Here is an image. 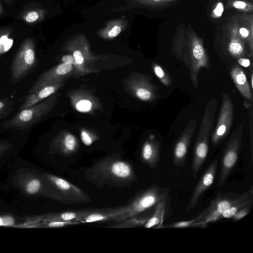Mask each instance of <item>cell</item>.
<instances>
[{"mask_svg": "<svg viewBox=\"0 0 253 253\" xmlns=\"http://www.w3.org/2000/svg\"><path fill=\"white\" fill-rule=\"evenodd\" d=\"M172 54L184 63L189 70L191 82L195 88L199 85L198 74L202 68L210 64L202 39L190 25H180L177 28L171 46Z\"/></svg>", "mask_w": 253, "mask_h": 253, "instance_id": "cell-1", "label": "cell"}, {"mask_svg": "<svg viewBox=\"0 0 253 253\" xmlns=\"http://www.w3.org/2000/svg\"><path fill=\"white\" fill-rule=\"evenodd\" d=\"M84 177L86 181L99 188L105 185L129 187L137 180L132 165L117 156L97 161L86 169Z\"/></svg>", "mask_w": 253, "mask_h": 253, "instance_id": "cell-2", "label": "cell"}, {"mask_svg": "<svg viewBox=\"0 0 253 253\" xmlns=\"http://www.w3.org/2000/svg\"><path fill=\"white\" fill-rule=\"evenodd\" d=\"M45 194L63 205L87 203L89 196L82 189L66 179L50 173H41Z\"/></svg>", "mask_w": 253, "mask_h": 253, "instance_id": "cell-3", "label": "cell"}, {"mask_svg": "<svg viewBox=\"0 0 253 253\" xmlns=\"http://www.w3.org/2000/svg\"><path fill=\"white\" fill-rule=\"evenodd\" d=\"M217 102L209 100L206 106L196 140L191 166L193 178L196 179L208 155L210 137L214 129Z\"/></svg>", "mask_w": 253, "mask_h": 253, "instance_id": "cell-4", "label": "cell"}, {"mask_svg": "<svg viewBox=\"0 0 253 253\" xmlns=\"http://www.w3.org/2000/svg\"><path fill=\"white\" fill-rule=\"evenodd\" d=\"M246 191L241 194L235 192L222 193L219 191L210 205L194 218L195 227H206L211 222L220 219L222 213L228 208L242 200Z\"/></svg>", "mask_w": 253, "mask_h": 253, "instance_id": "cell-5", "label": "cell"}, {"mask_svg": "<svg viewBox=\"0 0 253 253\" xmlns=\"http://www.w3.org/2000/svg\"><path fill=\"white\" fill-rule=\"evenodd\" d=\"M36 63L34 40L25 39L15 54L10 66L11 81L16 83L25 78L34 69Z\"/></svg>", "mask_w": 253, "mask_h": 253, "instance_id": "cell-6", "label": "cell"}, {"mask_svg": "<svg viewBox=\"0 0 253 253\" xmlns=\"http://www.w3.org/2000/svg\"><path fill=\"white\" fill-rule=\"evenodd\" d=\"M169 192V189L162 188L157 184L139 191L126 204L127 211L126 219L138 215L155 207L160 201L168 198Z\"/></svg>", "mask_w": 253, "mask_h": 253, "instance_id": "cell-7", "label": "cell"}, {"mask_svg": "<svg viewBox=\"0 0 253 253\" xmlns=\"http://www.w3.org/2000/svg\"><path fill=\"white\" fill-rule=\"evenodd\" d=\"M243 126H239L231 135L224 148L220 162L218 185L222 186L227 181L238 158L241 147Z\"/></svg>", "mask_w": 253, "mask_h": 253, "instance_id": "cell-8", "label": "cell"}, {"mask_svg": "<svg viewBox=\"0 0 253 253\" xmlns=\"http://www.w3.org/2000/svg\"><path fill=\"white\" fill-rule=\"evenodd\" d=\"M48 105L46 101L39 103L19 111L3 124L6 129L23 130L33 126L46 113Z\"/></svg>", "mask_w": 253, "mask_h": 253, "instance_id": "cell-9", "label": "cell"}, {"mask_svg": "<svg viewBox=\"0 0 253 253\" xmlns=\"http://www.w3.org/2000/svg\"><path fill=\"white\" fill-rule=\"evenodd\" d=\"M234 113L232 99L228 94L224 92L217 122L211 135V143L213 147L219 145L228 134L233 123Z\"/></svg>", "mask_w": 253, "mask_h": 253, "instance_id": "cell-10", "label": "cell"}, {"mask_svg": "<svg viewBox=\"0 0 253 253\" xmlns=\"http://www.w3.org/2000/svg\"><path fill=\"white\" fill-rule=\"evenodd\" d=\"M197 124L196 119H189L177 141L173 152L172 162L176 167H183L186 161L187 151Z\"/></svg>", "mask_w": 253, "mask_h": 253, "instance_id": "cell-11", "label": "cell"}, {"mask_svg": "<svg viewBox=\"0 0 253 253\" xmlns=\"http://www.w3.org/2000/svg\"><path fill=\"white\" fill-rule=\"evenodd\" d=\"M127 206H123L101 209L85 210L80 220V223H91L108 221H120L126 219Z\"/></svg>", "mask_w": 253, "mask_h": 253, "instance_id": "cell-12", "label": "cell"}, {"mask_svg": "<svg viewBox=\"0 0 253 253\" xmlns=\"http://www.w3.org/2000/svg\"><path fill=\"white\" fill-rule=\"evenodd\" d=\"M218 167L217 160L212 161L203 173L196 185L186 210L194 208L202 195L212 185L215 179Z\"/></svg>", "mask_w": 253, "mask_h": 253, "instance_id": "cell-13", "label": "cell"}, {"mask_svg": "<svg viewBox=\"0 0 253 253\" xmlns=\"http://www.w3.org/2000/svg\"><path fill=\"white\" fill-rule=\"evenodd\" d=\"M234 18V22L237 33L247 44L252 57L253 53V18L252 14H244Z\"/></svg>", "mask_w": 253, "mask_h": 253, "instance_id": "cell-14", "label": "cell"}, {"mask_svg": "<svg viewBox=\"0 0 253 253\" xmlns=\"http://www.w3.org/2000/svg\"><path fill=\"white\" fill-rule=\"evenodd\" d=\"M143 163L152 169H155L160 159V143L155 136L151 135L144 144L141 153Z\"/></svg>", "mask_w": 253, "mask_h": 253, "instance_id": "cell-15", "label": "cell"}, {"mask_svg": "<svg viewBox=\"0 0 253 253\" xmlns=\"http://www.w3.org/2000/svg\"><path fill=\"white\" fill-rule=\"evenodd\" d=\"M228 38V50L232 56L236 58L244 57L246 55L245 43L238 35L233 20L227 27Z\"/></svg>", "mask_w": 253, "mask_h": 253, "instance_id": "cell-16", "label": "cell"}, {"mask_svg": "<svg viewBox=\"0 0 253 253\" xmlns=\"http://www.w3.org/2000/svg\"><path fill=\"white\" fill-rule=\"evenodd\" d=\"M230 75L236 87L243 96L248 100H252V88L243 69L235 65L232 68Z\"/></svg>", "mask_w": 253, "mask_h": 253, "instance_id": "cell-17", "label": "cell"}, {"mask_svg": "<svg viewBox=\"0 0 253 253\" xmlns=\"http://www.w3.org/2000/svg\"><path fill=\"white\" fill-rule=\"evenodd\" d=\"M85 210L78 211H66L49 213L42 215V222L51 221H78L83 216Z\"/></svg>", "mask_w": 253, "mask_h": 253, "instance_id": "cell-18", "label": "cell"}, {"mask_svg": "<svg viewBox=\"0 0 253 253\" xmlns=\"http://www.w3.org/2000/svg\"><path fill=\"white\" fill-rule=\"evenodd\" d=\"M167 199H163L156 205L153 214L143 226L144 228H162L166 214Z\"/></svg>", "mask_w": 253, "mask_h": 253, "instance_id": "cell-19", "label": "cell"}, {"mask_svg": "<svg viewBox=\"0 0 253 253\" xmlns=\"http://www.w3.org/2000/svg\"><path fill=\"white\" fill-rule=\"evenodd\" d=\"M24 191L30 195H35L44 191V182L41 174L26 176L21 184Z\"/></svg>", "mask_w": 253, "mask_h": 253, "instance_id": "cell-20", "label": "cell"}, {"mask_svg": "<svg viewBox=\"0 0 253 253\" xmlns=\"http://www.w3.org/2000/svg\"><path fill=\"white\" fill-rule=\"evenodd\" d=\"M253 186L246 191L245 197L240 201L227 209L221 215V218H231L236 212L241 208L247 206L253 205Z\"/></svg>", "mask_w": 253, "mask_h": 253, "instance_id": "cell-21", "label": "cell"}, {"mask_svg": "<svg viewBox=\"0 0 253 253\" xmlns=\"http://www.w3.org/2000/svg\"><path fill=\"white\" fill-rule=\"evenodd\" d=\"M150 216H138V215L128 217L117 223L109 225L106 227L113 228H128L143 226L147 222Z\"/></svg>", "mask_w": 253, "mask_h": 253, "instance_id": "cell-22", "label": "cell"}, {"mask_svg": "<svg viewBox=\"0 0 253 253\" xmlns=\"http://www.w3.org/2000/svg\"><path fill=\"white\" fill-rule=\"evenodd\" d=\"M12 32L9 28L0 29V54L7 52L12 46Z\"/></svg>", "mask_w": 253, "mask_h": 253, "instance_id": "cell-23", "label": "cell"}, {"mask_svg": "<svg viewBox=\"0 0 253 253\" xmlns=\"http://www.w3.org/2000/svg\"><path fill=\"white\" fill-rule=\"evenodd\" d=\"M77 149V142L75 137L72 134H67L64 137L60 152L64 156L70 157Z\"/></svg>", "mask_w": 253, "mask_h": 253, "instance_id": "cell-24", "label": "cell"}, {"mask_svg": "<svg viewBox=\"0 0 253 253\" xmlns=\"http://www.w3.org/2000/svg\"><path fill=\"white\" fill-rule=\"evenodd\" d=\"M227 7L235 8L244 12H252L253 11V3L243 0H228Z\"/></svg>", "mask_w": 253, "mask_h": 253, "instance_id": "cell-25", "label": "cell"}, {"mask_svg": "<svg viewBox=\"0 0 253 253\" xmlns=\"http://www.w3.org/2000/svg\"><path fill=\"white\" fill-rule=\"evenodd\" d=\"M153 70L156 76L164 85L169 86L171 84L172 80L170 77L162 66L155 64Z\"/></svg>", "mask_w": 253, "mask_h": 253, "instance_id": "cell-26", "label": "cell"}, {"mask_svg": "<svg viewBox=\"0 0 253 253\" xmlns=\"http://www.w3.org/2000/svg\"><path fill=\"white\" fill-rule=\"evenodd\" d=\"M80 222L78 221H43L39 224V227L43 228H58L67 226L71 225L77 224Z\"/></svg>", "mask_w": 253, "mask_h": 253, "instance_id": "cell-27", "label": "cell"}, {"mask_svg": "<svg viewBox=\"0 0 253 253\" xmlns=\"http://www.w3.org/2000/svg\"><path fill=\"white\" fill-rule=\"evenodd\" d=\"M12 101L6 97L0 99V119L5 117L12 110Z\"/></svg>", "mask_w": 253, "mask_h": 253, "instance_id": "cell-28", "label": "cell"}, {"mask_svg": "<svg viewBox=\"0 0 253 253\" xmlns=\"http://www.w3.org/2000/svg\"><path fill=\"white\" fill-rule=\"evenodd\" d=\"M195 227L194 218L185 221H177L166 225L163 224L161 228H189Z\"/></svg>", "mask_w": 253, "mask_h": 253, "instance_id": "cell-29", "label": "cell"}, {"mask_svg": "<svg viewBox=\"0 0 253 253\" xmlns=\"http://www.w3.org/2000/svg\"><path fill=\"white\" fill-rule=\"evenodd\" d=\"M40 11L38 10H31L23 16V20L28 23H34L40 19Z\"/></svg>", "mask_w": 253, "mask_h": 253, "instance_id": "cell-30", "label": "cell"}, {"mask_svg": "<svg viewBox=\"0 0 253 253\" xmlns=\"http://www.w3.org/2000/svg\"><path fill=\"white\" fill-rule=\"evenodd\" d=\"M252 206V205L241 208L236 212L232 218L235 221L242 219L249 213L251 210Z\"/></svg>", "mask_w": 253, "mask_h": 253, "instance_id": "cell-31", "label": "cell"}, {"mask_svg": "<svg viewBox=\"0 0 253 253\" xmlns=\"http://www.w3.org/2000/svg\"><path fill=\"white\" fill-rule=\"evenodd\" d=\"M72 69V64L68 62H63L57 66L55 69V72L58 75H63L71 71Z\"/></svg>", "mask_w": 253, "mask_h": 253, "instance_id": "cell-32", "label": "cell"}, {"mask_svg": "<svg viewBox=\"0 0 253 253\" xmlns=\"http://www.w3.org/2000/svg\"><path fill=\"white\" fill-rule=\"evenodd\" d=\"M91 107V103L87 100L79 101L76 105L77 109L80 112H86L89 111Z\"/></svg>", "mask_w": 253, "mask_h": 253, "instance_id": "cell-33", "label": "cell"}, {"mask_svg": "<svg viewBox=\"0 0 253 253\" xmlns=\"http://www.w3.org/2000/svg\"><path fill=\"white\" fill-rule=\"evenodd\" d=\"M151 4L163 7L170 5L177 1V0H143Z\"/></svg>", "mask_w": 253, "mask_h": 253, "instance_id": "cell-34", "label": "cell"}, {"mask_svg": "<svg viewBox=\"0 0 253 253\" xmlns=\"http://www.w3.org/2000/svg\"><path fill=\"white\" fill-rule=\"evenodd\" d=\"M224 10V6L222 2H218L212 12V16L214 18L220 17Z\"/></svg>", "mask_w": 253, "mask_h": 253, "instance_id": "cell-35", "label": "cell"}, {"mask_svg": "<svg viewBox=\"0 0 253 253\" xmlns=\"http://www.w3.org/2000/svg\"><path fill=\"white\" fill-rule=\"evenodd\" d=\"M81 138L84 144L86 146L90 145L93 141V139L85 131L82 132Z\"/></svg>", "mask_w": 253, "mask_h": 253, "instance_id": "cell-36", "label": "cell"}, {"mask_svg": "<svg viewBox=\"0 0 253 253\" xmlns=\"http://www.w3.org/2000/svg\"><path fill=\"white\" fill-rule=\"evenodd\" d=\"M13 223L14 221L11 217L0 216V226L11 225Z\"/></svg>", "mask_w": 253, "mask_h": 253, "instance_id": "cell-37", "label": "cell"}, {"mask_svg": "<svg viewBox=\"0 0 253 253\" xmlns=\"http://www.w3.org/2000/svg\"><path fill=\"white\" fill-rule=\"evenodd\" d=\"M11 147L12 145L8 142L0 141V157Z\"/></svg>", "mask_w": 253, "mask_h": 253, "instance_id": "cell-38", "label": "cell"}, {"mask_svg": "<svg viewBox=\"0 0 253 253\" xmlns=\"http://www.w3.org/2000/svg\"><path fill=\"white\" fill-rule=\"evenodd\" d=\"M73 57L75 59V61L77 64H81L84 62V57L81 53L79 50L74 51L73 53Z\"/></svg>", "mask_w": 253, "mask_h": 253, "instance_id": "cell-39", "label": "cell"}, {"mask_svg": "<svg viewBox=\"0 0 253 253\" xmlns=\"http://www.w3.org/2000/svg\"><path fill=\"white\" fill-rule=\"evenodd\" d=\"M121 31V27L119 26H115L109 31L108 35L111 38H114L118 36L120 33Z\"/></svg>", "mask_w": 253, "mask_h": 253, "instance_id": "cell-40", "label": "cell"}, {"mask_svg": "<svg viewBox=\"0 0 253 253\" xmlns=\"http://www.w3.org/2000/svg\"><path fill=\"white\" fill-rule=\"evenodd\" d=\"M238 63L242 66L248 67L250 65L251 62L249 59L245 57H241L238 59Z\"/></svg>", "mask_w": 253, "mask_h": 253, "instance_id": "cell-41", "label": "cell"}, {"mask_svg": "<svg viewBox=\"0 0 253 253\" xmlns=\"http://www.w3.org/2000/svg\"><path fill=\"white\" fill-rule=\"evenodd\" d=\"M62 61L63 62H68L71 64H74L75 62L74 57L71 55H64L62 58Z\"/></svg>", "mask_w": 253, "mask_h": 253, "instance_id": "cell-42", "label": "cell"}, {"mask_svg": "<svg viewBox=\"0 0 253 253\" xmlns=\"http://www.w3.org/2000/svg\"><path fill=\"white\" fill-rule=\"evenodd\" d=\"M251 122H250V136H251V138H250V139H251V155H252V160L253 159V134H252V128H253V126H252V124H253V123H252V110H251Z\"/></svg>", "mask_w": 253, "mask_h": 253, "instance_id": "cell-43", "label": "cell"}, {"mask_svg": "<svg viewBox=\"0 0 253 253\" xmlns=\"http://www.w3.org/2000/svg\"><path fill=\"white\" fill-rule=\"evenodd\" d=\"M250 79H251V87L252 88V89H253V72L252 71H251V76H250Z\"/></svg>", "mask_w": 253, "mask_h": 253, "instance_id": "cell-44", "label": "cell"}, {"mask_svg": "<svg viewBox=\"0 0 253 253\" xmlns=\"http://www.w3.org/2000/svg\"><path fill=\"white\" fill-rule=\"evenodd\" d=\"M3 13V10L2 7V5L0 2V15H1Z\"/></svg>", "mask_w": 253, "mask_h": 253, "instance_id": "cell-45", "label": "cell"}]
</instances>
